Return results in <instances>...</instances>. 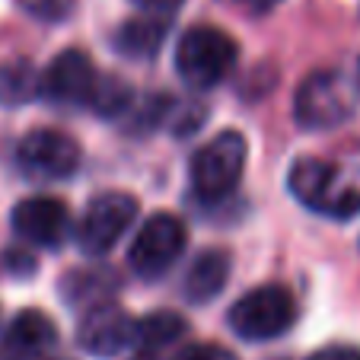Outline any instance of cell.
<instances>
[{"instance_id":"obj_1","label":"cell","mask_w":360,"mask_h":360,"mask_svg":"<svg viewBox=\"0 0 360 360\" xmlns=\"http://www.w3.org/2000/svg\"><path fill=\"white\" fill-rule=\"evenodd\" d=\"M290 195L322 217L347 220L360 214V163L306 157L290 166Z\"/></svg>"},{"instance_id":"obj_2","label":"cell","mask_w":360,"mask_h":360,"mask_svg":"<svg viewBox=\"0 0 360 360\" xmlns=\"http://www.w3.org/2000/svg\"><path fill=\"white\" fill-rule=\"evenodd\" d=\"M245 153H249V143H245V137L239 131H220V134H214L191 157V166H188L191 191L207 204L230 198L236 191L239 179H243Z\"/></svg>"},{"instance_id":"obj_3","label":"cell","mask_w":360,"mask_h":360,"mask_svg":"<svg viewBox=\"0 0 360 360\" xmlns=\"http://www.w3.org/2000/svg\"><path fill=\"white\" fill-rule=\"evenodd\" d=\"M239 48L224 29L217 26H191L179 39L176 48V70L188 86L211 89L224 80L236 64Z\"/></svg>"},{"instance_id":"obj_4","label":"cell","mask_w":360,"mask_h":360,"mask_svg":"<svg viewBox=\"0 0 360 360\" xmlns=\"http://www.w3.org/2000/svg\"><path fill=\"white\" fill-rule=\"evenodd\" d=\"M226 322L243 341L281 338L297 322V300L287 287L265 284L259 290H249L245 297H239L230 306Z\"/></svg>"},{"instance_id":"obj_5","label":"cell","mask_w":360,"mask_h":360,"mask_svg":"<svg viewBox=\"0 0 360 360\" xmlns=\"http://www.w3.org/2000/svg\"><path fill=\"white\" fill-rule=\"evenodd\" d=\"M16 166L35 182H64L80 166V143L58 128H35L16 143Z\"/></svg>"},{"instance_id":"obj_6","label":"cell","mask_w":360,"mask_h":360,"mask_svg":"<svg viewBox=\"0 0 360 360\" xmlns=\"http://www.w3.org/2000/svg\"><path fill=\"white\" fill-rule=\"evenodd\" d=\"M137 217V201L124 191H102L86 204L83 217L77 220V245L83 255H105L124 236Z\"/></svg>"},{"instance_id":"obj_7","label":"cell","mask_w":360,"mask_h":360,"mask_svg":"<svg viewBox=\"0 0 360 360\" xmlns=\"http://www.w3.org/2000/svg\"><path fill=\"white\" fill-rule=\"evenodd\" d=\"M185 224L176 214H153L137 230L134 243L128 249V265L137 278L153 281L166 274L185 252Z\"/></svg>"},{"instance_id":"obj_8","label":"cell","mask_w":360,"mask_h":360,"mask_svg":"<svg viewBox=\"0 0 360 360\" xmlns=\"http://www.w3.org/2000/svg\"><path fill=\"white\" fill-rule=\"evenodd\" d=\"M354 112L351 93H347L341 74L335 70H319V74L306 77L293 99V118L306 131H328L347 122Z\"/></svg>"},{"instance_id":"obj_9","label":"cell","mask_w":360,"mask_h":360,"mask_svg":"<svg viewBox=\"0 0 360 360\" xmlns=\"http://www.w3.org/2000/svg\"><path fill=\"white\" fill-rule=\"evenodd\" d=\"M102 77L96 70V64L89 61L83 51L68 48L55 61L48 64V70L41 74V96L51 102H61V105H83V109H93L96 93L102 86Z\"/></svg>"},{"instance_id":"obj_10","label":"cell","mask_w":360,"mask_h":360,"mask_svg":"<svg viewBox=\"0 0 360 360\" xmlns=\"http://www.w3.org/2000/svg\"><path fill=\"white\" fill-rule=\"evenodd\" d=\"M77 345L93 357H118L137 345V322L118 303H96L83 313L77 326Z\"/></svg>"},{"instance_id":"obj_11","label":"cell","mask_w":360,"mask_h":360,"mask_svg":"<svg viewBox=\"0 0 360 360\" xmlns=\"http://www.w3.org/2000/svg\"><path fill=\"white\" fill-rule=\"evenodd\" d=\"M10 224L26 243L41 249H58L70 236V214L58 198H26L13 207Z\"/></svg>"},{"instance_id":"obj_12","label":"cell","mask_w":360,"mask_h":360,"mask_svg":"<svg viewBox=\"0 0 360 360\" xmlns=\"http://www.w3.org/2000/svg\"><path fill=\"white\" fill-rule=\"evenodd\" d=\"M58 345V328L39 309L20 313L0 341V360H41Z\"/></svg>"},{"instance_id":"obj_13","label":"cell","mask_w":360,"mask_h":360,"mask_svg":"<svg viewBox=\"0 0 360 360\" xmlns=\"http://www.w3.org/2000/svg\"><path fill=\"white\" fill-rule=\"evenodd\" d=\"M230 255L220 249H207L201 252L191 268L185 271V281H182V293L188 303H207L214 300L220 290L226 287V278H230Z\"/></svg>"},{"instance_id":"obj_14","label":"cell","mask_w":360,"mask_h":360,"mask_svg":"<svg viewBox=\"0 0 360 360\" xmlns=\"http://www.w3.org/2000/svg\"><path fill=\"white\" fill-rule=\"evenodd\" d=\"M166 39V22L157 16H141V20H128L118 26V32L112 35L118 55L128 58H153L160 51Z\"/></svg>"},{"instance_id":"obj_15","label":"cell","mask_w":360,"mask_h":360,"mask_svg":"<svg viewBox=\"0 0 360 360\" xmlns=\"http://www.w3.org/2000/svg\"><path fill=\"white\" fill-rule=\"evenodd\" d=\"M32 96H41V77L22 58L0 64V105H22Z\"/></svg>"},{"instance_id":"obj_16","label":"cell","mask_w":360,"mask_h":360,"mask_svg":"<svg viewBox=\"0 0 360 360\" xmlns=\"http://www.w3.org/2000/svg\"><path fill=\"white\" fill-rule=\"evenodd\" d=\"M105 290H115V274H102V271H77L64 278V300L68 303H105Z\"/></svg>"},{"instance_id":"obj_17","label":"cell","mask_w":360,"mask_h":360,"mask_svg":"<svg viewBox=\"0 0 360 360\" xmlns=\"http://www.w3.org/2000/svg\"><path fill=\"white\" fill-rule=\"evenodd\" d=\"M185 332V319H179L176 313H153L147 319L137 322V345L143 347H166L172 341H179Z\"/></svg>"},{"instance_id":"obj_18","label":"cell","mask_w":360,"mask_h":360,"mask_svg":"<svg viewBox=\"0 0 360 360\" xmlns=\"http://www.w3.org/2000/svg\"><path fill=\"white\" fill-rule=\"evenodd\" d=\"M131 102H134V89L115 74H105L102 77V86L96 93V102L93 109L96 115H105V118H115V115H124L131 109Z\"/></svg>"},{"instance_id":"obj_19","label":"cell","mask_w":360,"mask_h":360,"mask_svg":"<svg viewBox=\"0 0 360 360\" xmlns=\"http://www.w3.org/2000/svg\"><path fill=\"white\" fill-rule=\"evenodd\" d=\"M22 13H29L39 22H64L74 13L77 0H16Z\"/></svg>"},{"instance_id":"obj_20","label":"cell","mask_w":360,"mask_h":360,"mask_svg":"<svg viewBox=\"0 0 360 360\" xmlns=\"http://www.w3.org/2000/svg\"><path fill=\"white\" fill-rule=\"evenodd\" d=\"M172 360H236V357L220 345H188V347H182Z\"/></svg>"},{"instance_id":"obj_21","label":"cell","mask_w":360,"mask_h":360,"mask_svg":"<svg viewBox=\"0 0 360 360\" xmlns=\"http://www.w3.org/2000/svg\"><path fill=\"white\" fill-rule=\"evenodd\" d=\"M309 360H360V351L351 345H328L322 351H316Z\"/></svg>"},{"instance_id":"obj_22","label":"cell","mask_w":360,"mask_h":360,"mask_svg":"<svg viewBox=\"0 0 360 360\" xmlns=\"http://www.w3.org/2000/svg\"><path fill=\"white\" fill-rule=\"evenodd\" d=\"M141 10H147L150 16H169V13H176L179 7H182L185 0H134Z\"/></svg>"},{"instance_id":"obj_23","label":"cell","mask_w":360,"mask_h":360,"mask_svg":"<svg viewBox=\"0 0 360 360\" xmlns=\"http://www.w3.org/2000/svg\"><path fill=\"white\" fill-rule=\"evenodd\" d=\"M233 4H239V7L249 10V13H268V10L278 7L281 0H233Z\"/></svg>"},{"instance_id":"obj_24","label":"cell","mask_w":360,"mask_h":360,"mask_svg":"<svg viewBox=\"0 0 360 360\" xmlns=\"http://www.w3.org/2000/svg\"><path fill=\"white\" fill-rule=\"evenodd\" d=\"M354 89L360 93V61H357V74H354Z\"/></svg>"},{"instance_id":"obj_25","label":"cell","mask_w":360,"mask_h":360,"mask_svg":"<svg viewBox=\"0 0 360 360\" xmlns=\"http://www.w3.org/2000/svg\"><path fill=\"white\" fill-rule=\"evenodd\" d=\"M41 360H61V357H51V354H48V357H41Z\"/></svg>"}]
</instances>
